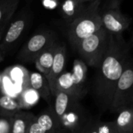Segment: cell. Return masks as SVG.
Segmentation results:
<instances>
[{
	"label": "cell",
	"mask_w": 133,
	"mask_h": 133,
	"mask_svg": "<svg viewBox=\"0 0 133 133\" xmlns=\"http://www.w3.org/2000/svg\"><path fill=\"white\" fill-rule=\"evenodd\" d=\"M50 90H51L52 96H54V95L58 92H68V93L75 95V96H77L82 100V99L76 93L75 89L74 88L71 71H64L54 81L52 86L50 87Z\"/></svg>",
	"instance_id": "cell-17"
},
{
	"label": "cell",
	"mask_w": 133,
	"mask_h": 133,
	"mask_svg": "<svg viewBox=\"0 0 133 133\" xmlns=\"http://www.w3.org/2000/svg\"><path fill=\"white\" fill-rule=\"evenodd\" d=\"M109 42L110 34L102 27L93 35L82 40L75 50L87 66L97 68L107 49Z\"/></svg>",
	"instance_id": "cell-3"
},
{
	"label": "cell",
	"mask_w": 133,
	"mask_h": 133,
	"mask_svg": "<svg viewBox=\"0 0 133 133\" xmlns=\"http://www.w3.org/2000/svg\"><path fill=\"white\" fill-rule=\"evenodd\" d=\"M132 133H133V131H132Z\"/></svg>",
	"instance_id": "cell-28"
},
{
	"label": "cell",
	"mask_w": 133,
	"mask_h": 133,
	"mask_svg": "<svg viewBox=\"0 0 133 133\" xmlns=\"http://www.w3.org/2000/svg\"><path fill=\"white\" fill-rule=\"evenodd\" d=\"M131 106H133V59L131 57L128 60L116 84L110 111L117 113Z\"/></svg>",
	"instance_id": "cell-4"
},
{
	"label": "cell",
	"mask_w": 133,
	"mask_h": 133,
	"mask_svg": "<svg viewBox=\"0 0 133 133\" xmlns=\"http://www.w3.org/2000/svg\"><path fill=\"white\" fill-rule=\"evenodd\" d=\"M20 0H0V40L12 21Z\"/></svg>",
	"instance_id": "cell-13"
},
{
	"label": "cell",
	"mask_w": 133,
	"mask_h": 133,
	"mask_svg": "<svg viewBox=\"0 0 133 133\" xmlns=\"http://www.w3.org/2000/svg\"><path fill=\"white\" fill-rule=\"evenodd\" d=\"M58 45L57 41L52 42L49 45L45 50H43L35 59V63L36 68L38 70V72L45 75V77L49 75L51 66L52 64L54 52Z\"/></svg>",
	"instance_id": "cell-15"
},
{
	"label": "cell",
	"mask_w": 133,
	"mask_h": 133,
	"mask_svg": "<svg viewBox=\"0 0 133 133\" xmlns=\"http://www.w3.org/2000/svg\"><path fill=\"white\" fill-rule=\"evenodd\" d=\"M24 108L21 100L7 94L0 95V115L12 117Z\"/></svg>",
	"instance_id": "cell-19"
},
{
	"label": "cell",
	"mask_w": 133,
	"mask_h": 133,
	"mask_svg": "<svg viewBox=\"0 0 133 133\" xmlns=\"http://www.w3.org/2000/svg\"><path fill=\"white\" fill-rule=\"evenodd\" d=\"M99 7L100 0L89 3L82 14L70 23L68 37L74 49L82 40L93 35L102 28Z\"/></svg>",
	"instance_id": "cell-2"
},
{
	"label": "cell",
	"mask_w": 133,
	"mask_h": 133,
	"mask_svg": "<svg viewBox=\"0 0 133 133\" xmlns=\"http://www.w3.org/2000/svg\"><path fill=\"white\" fill-rule=\"evenodd\" d=\"M122 1L123 0H108V3L107 6L113 7H120V5Z\"/></svg>",
	"instance_id": "cell-23"
},
{
	"label": "cell",
	"mask_w": 133,
	"mask_h": 133,
	"mask_svg": "<svg viewBox=\"0 0 133 133\" xmlns=\"http://www.w3.org/2000/svg\"><path fill=\"white\" fill-rule=\"evenodd\" d=\"M94 1H96V0H88V3H92V2H94Z\"/></svg>",
	"instance_id": "cell-27"
},
{
	"label": "cell",
	"mask_w": 133,
	"mask_h": 133,
	"mask_svg": "<svg viewBox=\"0 0 133 133\" xmlns=\"http://www.w3.org/2000/svg\"><path fill=\"white\" fill-rule=\"evenodd\" d=\"M114 120L118 133H132L133 131V106L125 107L117 113Z\"/></svg>",
	"instance_id": "cell-16"
},
{
	"label": "cell",
	"mask_w": 133,
	"mask_h": 133,
	"mask_svg": "<svg viewBox=\"0 0 133 133\" xmlns=\"http://www.w3.org/2000/svg\"><path fill=\"white\" fill-rule=\"evenodd\" d=\"M55 41H56V38L52 31H38L26 42L17 57L24 62H35L36 57Z\"/></svg>",
	"instance_id": "cell-7"
},
{
	"label": "cell",
	"mask_w": 133,
	"mask_h": 133,
	"mask_svg": "<svg viewBox=\"0 0 133 133\" xmlns=\"http://www.w3.org/2000/svg\"><path fill=\"white\" fill-rule=\"evenodd\" d=\"M28 133H65L60 126L58 118L55 116L52 109L35 115L31 121Z\"/></svg>",
	"instance_id": "cell-9"
},
{
	"label": "cell",
	"mask_w": 133,
	"mask_h": 133,
	"mask_svg": "<svg viewBox=\"0 0 133 133\" xmlns=\"http://www.w3.org/2000/svg\"><path fill=\"white\" fill-rule=\"evenodd\" d=\"M92 116L81 103H75L68 111L58 118L62 128L68 133H82Z\"/></svg>",
	"instance_id": "cell-5"
},
{
	"label": "cell",
	"mask_w": 133,
	"mask_h": 133,
	"mask_svg": "<svg viewBox=\"0 0 133 133\" xmlns=\"http://www.w3.org/2000/svg\"><path fill=\"white\" fill-rule=\"evenodd\" d=\"M4 59V54L1 52V50H0V62L3 61Z\"/></svg>",
	"instance_id": "cell-25"
},
{
	"label": "cell",
	"mask_w": 133,
	"mask_h": 133,
	"mask_svg": "<svg viewBox=\"0 0 133 133\" xmlns=\"http://www.w3.org/2000/svg\"><path fill=\"white\" fill-rule=\"evenodd\" d=\"M29 22V15L26 11H21L13 17L3 38L0 40V50L5 53L13 48L24 33Z\"/></svg>",
	"instance_id": "cell-8"
},
{
	"label": "cell",
	"mask_w": 133,
	"mask_h": 133,
	"mask_svg": "<svg viewBox=\"0 0 133 133\" xmlns=\"http://www.w3.org/2000/svg\"><path fill=\"white\" fill-rule=\"evenodd\" d=\"M53 98H54V104L52 110L57 118L60 117L75 103L78 102H81V99L77 96H75V95L65 92H56L54 95Z\"/></svg>",
	"instance_id": "cell-14"
},
{
	"label": "cell",
	"mask_w": 133,
	"mask_h": 133,
	"mask_svg": "<svg viewBox=\"0 0 133 133\" xmlns=\"http://www.w3.org/2000/svg\"><path fill=\"white\" fill-rule=\"evenodd\" d=\"M3 82V74L0 72V92H1V88H2Z\"/></svg>",
	"instance_id": "cell-24"
},
{
	"label": "cell",
	"mask_w": 133,
	"mask_h": 133,
	"mask_svg": "<svg viewBox=\"0 0 133 133\" xmlns=\"http://www.w3.org/2000/svg\"><path fill=\"white\" fill-rule=\"evenodd\" d=\"M28 84L41 98L46 100L48 103L53 98L46 77L40 72L30 73L28 76Z\"/></svg>",
	"instance_id": "cell-12"
},
{
	"label": "cell",
	"mask_w": 133,
	"mask_h": 133,
	"mask_svg": "<svg viewBox=\"0 0 133 133\" xmlns=\"http://www.w3.org/2000/svg\"><path fill=\"white\" fill-rule=\"evenodd\" d=\"M102 27L112 36L121 37L123 33L128 29L131 25V19L123 14L120 7L106 6L100 10Z\"/></svg>",
	"instance_id": "cell-6"
},
{
	"label": "cell",
	"mask_w": 133,
	"mask_h": 133,
	"mask_svg": "<svg viewBox=\"0 0 133 133\" xmlns=\"http://www.w3.org/2000/svg\"><path fill=\"white\" fill-rule=\"evenodd\" d=\"M66 59V48L65 45L58 43L54 52V56L50 71L46 76L47 81L49 84V87L52 86L54 81L65 71Z\"/></svg>",
	"instance_id": "cell-11"
},
{
	"label": "cell",
	"mask_w": 133,
	"mask_h": 133,
	"mask_svg": "<svg viewBox=\"0 0 133 133\" xmlns=\"http://www.w3.org/2000/svg\"><path fill=\"white\" fill-rule=\"evenodd\" d=\"M78 1H80V2L82 3H88V0H78Z\"/></svg>",
	"instance_id": "cell-26"
},
{
	"label": "cell",
	"mask_w": 133,
	"mask_h": 133,
	"mask_svg": "<svg viewBox=\"0 0 133 133\" xmlns=\"http://www.w3.org/2000/svg\"><path fill=\"white\" fill-rule=\"evenodd\" d=\"M71 72L75 92L82 99L88 92V66L80 58L75 59L73 63L72 71Z\"/></svg>",
	"instance_id": "cell-10"
},
{
	"label": "cell",
	"mask_w": 133,
	"mask_h": 133,
	"mask_svg": "<svg viewBox=\"0 0 133 133\" xmlns=\"http://www.w3.org/2000/svg\"><path fill=\"white\" fill-rule=\"evenodd\" d=\"M130 57V45L123 36L110 35L107 49L96 68L92 87L93 97L101 110H110L116 84Z\"/></svg>",
	"instance_id": "cell-1"
},
{
	"label": "cell",
	"mask_w": 133,
	"mask_h": 133,
	"mask_svg": "<svg viewBox=\"0 0 133 133\" xmlns=\"http://www.w3.org/2000/svg\"><path fill=\"white\" fill-rule=\"evenodd\" d=\"M35 116L29 111L21 110L17 113L11 117L10 133H28L29 125Z\"/></svg>",
	"instance_id": "cell-18"
},
{
	"label": "cell",
	"mask_w": 133,
	"mask_h": 133,
	"mask_svg": "<svg viewBox=\"0 0 133 133\" xmlns=\"http://www.w3.org/2000/svg\"><path fill=\"white\" fill-rule=\"evenodd\" d=\"M82 133H118L114 121H102L92 117Z\"/></svg>",
	"instance_id": "cell-20"
},
{
	"label": "cell",
	"mask_w": 133,
	"mask_h": 133,
	"mask_svg": "<svg viewBox=\"0 0 133 133\" xmlns=\"http://www.w3.org/2000/svg\"><path fill=\"white\" fill-rule=\"evenodd\" d=\"M85 6L78 0H65L61 5L62 15L71 23L82 14Z\"/></svg>",
	"instance_id": "cell-21"
},
{
	"label": "cell",
	"mask_w": 133,
	"mask_h": 133,
	"mask_svg": "<svg viewBox=\"0 0 133 133\" xmlns=\"http://www.w3.org/2000/svg\"><path fill=\"white\" fill-rule=\"evenodd\" d=\"M11 117L0 115V133H10Z\"/></svg>",
	"instance_id": "cell-22"
}]
</instances>
